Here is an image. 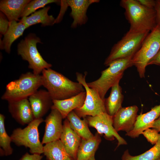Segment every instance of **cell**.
<instances>
[{
	"instance_id": "6da1fadb",
	"label": "cell",
	"mask_w": 160,
	"mask_h": 160,
	"mask_svg": "<svg viewBox=\"0 0 160 160\" xmlns=\"http://www.w3.org/2000/svg\"><path fill=\"white\" fill-rule=\"evenodd\" d=\"M42 73V85L53 100L68 99L85 91L81 84L72 81L50 68L44 69Z\"/></svg>"
},
{
	"instance_id": "7a4b0ae2",
	"label": "cell",
	"mask_w": 160,
	"mask_h": 160,
	"mask_svg": "<svg viewBox=\"0 0 160 160\" xmlns=\"http://www.w3.org/2000/svg\"><path fill=\"white\" fill-rule=\"evenodd\" d=\"M120 5L125 10L126 18L130 31L150 32L157 24L155 8H148L137 0H121Z\"/></svg>"
},
{
	"instance_id": "3957f363",
	"label": "cell",
	"mask_w": 160,
	"mask_h": 160,
	"mask_svg": "<svg viewBox=\"0 0 160 160\" xmlns=\"http://www.w3.org/2000/svg\"><path fill=\"white\" fill-rule=\"evenodd\" d=\"M132 57H129L113 61L107 68L101 72V76L98 79L87 82L88 86L97 92L101 98L105 100L108 89L120 81L126 69L133 65Z\"/></svg>"
},
{
	"instance_id": "277c9868",
	"label": "cell",
	"mask_w": 160,
	"mask_h": 160,
	"mask_svg": "<svg viewBox=\"0 0 160 160\" xmlns=\"http://www.w3.org/2000/svg\"><path fill=\"white\" fill-rule=\"evenodd\" d=\"M42 85L41 75L28 72L7 84L1 98L8 102L28 98Z\"/></svg>"
},
{
	"instance_id": "5b68a950",
	"label": "cell",
	"mask_w": 160,
	"mask_h": 160,
	"mask_svg": "<svg viewBox=\"0 0 160 160\" xmlns=\"http://www.w3.org/2000/svg\"><path fill=\"white\" fill-rule=\"evenodd\" d=\"M149 33L129 30L122 39L112 47L109 54L105 60L104 65L106 66H108L115 60L133 57L140 49Z\"/></svg>"
},
{
	"instance_id": "8992f818",
	"label": "cell",
	"mask_w": 160,
	"mask_h": 160,
	"mask_svg": "<svg viewBox=\"0 0 160 160\" xmlns=\"http://www.w3.org/2000/svg\"><path fill=\"white\" fill-rule=\"evenodd\" d=\"M160 49V25L157 24L147 35L140 47L132 58L140 77H145V68Z\"/></svg>"
},
{
	"instance_id": "52a82bcc",
	"label": "cell",
	"mask_w": 160,
	"mask_h": 160,
	"mask_svg": "<svg viewBox=\"0 0 160 160\" xmlns=\"http://www.w3.org/2000/svg\"><path fill=\"white\" fill-rule=\"evenodd\" d=\"M38 43H42L40 39L34 33L28 34L18 44L17 52L22 59L28 63V68L33 73L40 75L44 69L50 68L52 65L46 62L39 52Z\"/></svg>"
},
{
	"instance_id": "ba28073f",
	"label": "cell",
	"mask_w": 160,
	"mask_h": 160,
	"mask_svg": "<svg viewBox=\"0 0 160 160\" xmlns=\"http://www.w3.org/2000/svg\"><path fill=\"white\" fill-rule=\"evenodd\" d=\"M44 121L42 118L35 119L24 128L15 129L10 136L12 142L17 146L28 148L31 154L43 153L44 146L39 139L38 127Z\"/></svg>"
},
{
	"instance_id": "9c48e42d",
	"label": "cell",
	"mask_w": 160,
	"mask_h": 160,
	"mask_svg": "<svg viewBox=\"0 0 160 160\" xmlns=\"http://www.w3.org/2000/svg\"><path fill=\"white\" fill-rule=\"evenodd\" d=\"M87 75V72L84 75L79 72L76 73L77 81L83 86L86 92L83 106L73 110L80 118H84L87 116H94L106 112L105 100L101 98L97 92L88 86L86 81Z\"/></svg>"
},
{
	"instance_id": "30bf717a",
	"label": "cell",
	"mask_w": 160,
	"mask_h": 160,
	"mask_svg": "<svg viewBox=\"0 0 160 160\" xmlns=\"http://www.w3.org/2000/svg\"><path fill=\"white\" fill-rule=\"evenodd\" d=\"M85 118L88 125L95 128L100 135L103 134L106 140L112 141L116 138L118 141L116 149L121 145L127 144L126 141L114 128L113 116L105 112L95 116H87Z\"/></svg>"
},
{
	"instance_id": "8fae6325",
	"label": "cell",
	"mask_w": 160,
	"mask_h": 160,
	"mask_svg": "<svg viewBox=\"0 0 160 160\" xmlns=\"http://www.w3.org/2000/svg\"><path fill=\"white\" fill-rule=\"evenodd\" d=\"M138 108L136 105L122 107L113 116V126L118 132L128 133L133 129L138 116Z\"/></svg>"
},
{
	"instance_id": "7c38bea8",
	"label": "cell",
	"mask_w": 160,
	"mask_h": 160,
	"mask_svg": "<svg viewBox=\"0 0 160 160\" xmlns=\"http://www.w3.org/2000/svg\"><path fill=\"white\" fill-rule=\"evenodd\" d=\"M44 121L45 123L44 134L41 143L43 145L60 139L63 129V117L57 109H51Z\"/></svg>"
},
{
	"instance_id": "4fadbf2b",
	"label": "cell",
	"mask_w": 160,
	"mask_h": 160,
	"mask_svg": "<svg viewBox=\"0 0 160 160\" xmlns=\"http://www.w3.org/2000/svg\"><path fill=\"white\" fill-rule=\"evenodd\" d=\"M8 102L9 112L20 124L28 125L35 119L28 98Z\"/></svg>"
},
{
	"instance_id": "5bb4252c",
	"label": "cell",
	"mask_w": 160,
	"mask_h": 160,
	"mask_svg": "<svg viewBox=\"0 0 160 160\" xmlns=\"http://www.w3.org/2000/svg\"><path fill=\"white\" fill-rule=\"evenodd\" d=\"M34 118H42L53 105V100L47 91L37 90L28 98Z\"/></svg>"
},
{
	"instance_id": "9a60e30c",
	"label": "cell",
	"mask_w": 160,
	"mask_h": 160,
	"mask_svg": "<svg viewBox=\"0 0 160 160\" xmlns=\"http://www.w3.org/2000/svg\"><path fill=\"white\" fill-rule=\"evenodd\" d=\"M63 124V131L60 140L71 160H76L78 151L82 138L71 128L67 118Z\"/></svg>"
},
{
	"instance_id": "2e32d148",
	"label": "cell",
	"mask_w": 160,
	"mask_h": 160,
	"mask_svg": "<svg viewBox=\"0 0 160 160\" xmlns=\"http://www.w3.org/2000/svg\"><path fill=\"white\" fill-rule=\"evenodd\" d=\"M68 6L71 8L70 16L73 21L71 27L75 28L85 24L87 22V10L92 4L98 3V0H65Z\"/></svg>"
},
{
	"instance_id": "e0dca14e",
	"label": "cell",
	"mask_w": 160,
	"mask_h": 160,
	"mask_svg": "<svg viewBox=\"0 0 160 160\" xmlns=\"http://www.w3.org/2000/svg\"><path fill=\"white\" fill-rule=\"evenodd\" d=\"M160 116V104L156 105L145 113H140L138 115L133 130L125 135L133 138L138 137L144 131L151 128L153 122Z\"/></svg>"
},
{
	"instance_id": "ac0fdd59",
	"label": "cell",
	"mask_w": 160,
	"mask_h": 160,
	"mask_svg": "<svg viewBox=\"0 0 160 160\" xmlns=\"http://www.w3.org/2000/svg\"><path fill=\"white\" fill-rule=\"evenodd\" d=\"M86 96L85 91L68 99L53 100L51 109H57L61 114L63 119H66L70 112L83 106Z\"/></svg>"
},
{
	"instance_id": "d6986e66",
	"label": "cell",
	"mask_w": 160,
	"mask_h": 160,
	"mask_svg": "<svg viewBox=\"0 0 160 160\" xmlns=\"http://www.w3.org/2000/svg\"><path fill=\"white\" fill-rule=\"evenodd\" d=\"M30 0H2L0 1V12L3 13L10 22L18 21L19 18Z\"/></svg>"
},
{
	"instance_id": "ffe728a7",
	"label": "cell",
	"mask_w": 160,
	"mask_h": 160,
	"mask_svg": "<svg viewBox=\"0 0 160 160\" xmlns=\"http://www.w3.org/2000/svg\"><path fill=\"white\" fill-rule=\"evenodd\" d=\"M27 29L25 25L19 21H13L10 22L9 28L4 35L2 40L0 39V47L9 54L11 45L13 42L23 35Z\"/></svg>"
},
{
	"instance_id": "44dd1931",
	"label": "cell",
	"mask_w": 160,
	"mask_h": 160,
	"mask_svg": "<svg viewBox=\"0 0 160 160\" xmlns=\"http://www.w3.org/2000/svg\"><path fill=\"white\" fill-rule=\"evenodd\" d=\"M50 9L49 6L45 7L30 16L22 17L18 21L24 24L27 28L39 23L41 24L42 26L52 25L55 23V19L52 15L48 14Z\"/></svg>"
},
{
	"instance_id": "7402d4cb",
	"label": "cell",
	"mask_w": 160,
	"mask_h": 160,
	"mask_svg": "<svg viewBox=\"0 0 160 160\" xmlns=\"http://www.w3.org/2000/svg\"><path fill=\"white\" fill-rule=\"evenodd\" d=\"M101 141L100 135L97 132L89 139H82L78 149L76 160H88L95 156Z\"/></svg>"
},
{
	"instance_id": "603a6c76",
	"label": "cell",
	"mask_w": 160,
	"mask_h": 160,
	"mask_svg": "<svg viewBox=\"0 0 160 160\" xmlns=\"http://www.w3.org/2000/svg\"><path fill=\"white\" fill-rule=\"evenodd\" d=\"M119 82L118 81L111 87L109 96L104 100L106 112L113 116L122 107L124 96Z\"/></svg>"
},
{
	"instance_id": "cb8c5ba5",
	"label": "cell",
	"mask_w": 160,
	"mask_h": 160,
	"mask_svg": "<svg viewBox=\"0 0 160 160\" xmlns=\"http://www.w3.org/2000/svg\"><path fill=\"white\" fill-rule=\"evenodd\" d=\"M43 153L47 160H71L60 139L45 144Z\"/></svg>"
},
{
	"instance_id": "d4e9b609",
	"label": "cell",
	"mask_w": 160,
	"mask_h": 160,
	"mask_svg": "<svg viewBox=\"0 0 160 160\" xmlns=\"http://www.w3.org/2000/svg\"><path fill=\"white\" fill-rule=\"evenodd\" d=\"M66 118L68 120L71 128L82 139L87 140L94 136L89 128L85 118L81 119L73 111L68 114Z\"/></svg>"
},
{
	"instance_id": "484cf974",
	"label": "cell",
	"mask_w": 160,
	"mask_h": 160,
	"mask_svg": "<svg viewBox=\"0 0 160 160\" xmlns=\"http://www.w3.org/2000/svg\"><path fill=\"white\" fill-rule=\"evenodd\" d=\"M121 160H160V133L157 142L150 149L135 156L131 155L127 149L124 152Z\"/></svg>"
},
{
	"instance_id": "4316f807",
	"label": "cell",
	"mask_w": 160,
	"mask_h": 160,
	"mask_svg": "<svg viewBox=\"0 0 160 160\" xmlns=\"http://www.w3.org/2000/svg\"><path fill=\"white\" fill-rule=\"evenodd\" d=\"M4 116L0 114V156H8L11 155L13 152L11 146L12 142L10 137L7 134L6 130L4 120Z\"/></svg>"
},
{
	"instance_id": "83f0119b",
	"label": "cell",
	"mask_w": 160,
	"mask_h": 160,
	"mask_svg": "<svg viewBox=\"0 0 160 160\" xmlns=\"http://www.w3.org/2000/svg\"><path fill=\"white\" fill-rule=\"evenodd\" d=\"M60 2L57 0H34L31 1L26 5L20 16L21 17L29 16L36 11L38 9L43 8L49 4Z\"/></svg>"
},
{
	"instance_id": "f1b7e54d",
	"label": "cell",
	"mask_w": 160,
	"mask_h": 160,
	"mask_svg": "<svg viewBox=\"0 0 160 160\" xmlns=\"http://www.w3.org/2000/svg\"><path fill=\"white\" fill-rule=\"evenodd\" d=\"M147 141L152 145H155L157 142L159 136V134L156 130L150 128L147 129L142 133Z\"/></svg>"
},
{
	"instance_id": "f546056e",
	"label": "cell",
	"mask_w": 160,
	"mask_h": 160,
	"mask_svg": "<svg viewBox=\"0 0 160 160\" xmlns=\"http://www.w3.org/2000/svg\"><path fill=\"white\" fill-rule=\"evenodd\" d=\"M10 22L2 12H0V33L4 35L7 32L9 25Z\"/></svg>"
},
{
	"instance_id": "4dcf8cb0",
	"label": "cell",
	"mask_w": 160,
	"mask_h": 160,
	"mask_svg": "<svg viewBox=\"0 0 160 160\" xmlns=\"http://www.w3.org/2000/svg\"><path fill=\"white\" fill-rule=\"evenodd\" d=\"M43 156L41 155L29 154L27 152L19 160H41Z\"/></svg>"
},
{
	"instance_id": "1f68e13d",
	"label": "cell",
	"mask_w": 160,
	"mask_h": 160,
	"mask_svg": "<svg viewBox=\"0 0 160 160\" xmlns=\"http://www.w3.org/2000/svg\"><path fill=\"white\" fill-rule=\"evenodd\" d=\"M142 5L148 8H155L156 1L153 0H137Z\"/></svg>"
},
{
	"instance_id": "d6a6232c",
	"label": "cell",
	"mask_w": 160,
	"mask_h": 160,
	"mask_svg": "<svg viewBox=\"0 0 160 160\" xmlns=\"http://www.w3.org/2000/svg\"><path fill=\"white\" fill-rule=\"evenodd\" d=\"M152 64L160 66V49L156 55L148 63V65Z\"/></svg>"
},
{
	"instance_id": "836d02e7",
	"label": "cell",
	"mask_w": 160,
	"mask_h": 160,
	"mask_svg": "<svg viewBox=\"0 0 160 160\" xmlns=\"http://www.w3.org/2000/svg\"><path fill=\"white\" fill-rule=\"evenodd\" d=\"M155 9L156 12L157 23L160 25V0L156 1Z\"/></svg>"
},
{
	"instance_id": "e575fe53",
	"label": "cell",
	"mask_w": 160,
	"mask_h": 160,
	"mask_svg": "<svg viewBox=\"0 0 160 160\" xmlns=\"http://www.w3.org/2000/svg\"><path fill=\"white\" fill-rule=\"evenodd\" d=\"M151 128L160 132V116L153 123Z\"/></svg>"
},
{
	"instance_id": "d590c367",
	"label": "cell",
	"mask_w": 160,
	"mask_h": 160,
	"mask_svg": "<svg viewBox=\"0 0 160 160\" xmlns=\"http://www.w3.org/2000/svg\"><path fill=\"white\" fill-rule=\"evenodd\" d=\"M88 160H96L95 159V156H93L91 157Z\"/></svg>"
}]
</instances>
